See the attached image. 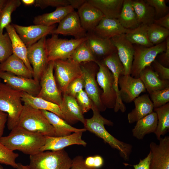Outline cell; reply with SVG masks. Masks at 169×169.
I'll list each match as a JSON object with an SVG mask.
<instances>
[{
	"instance_id": "cell-1",
	"label": "cell",
	"mask_w": 169,
	"mask_h": 169,
	"mask_svg": "<svg viewBox=\"0 0 169 169\" xmlns=\"http://www.w3.org/2000/svg\"><path fill=\"white\" fill-rule=\"evenodd\" d=\"M45 136L18 125L11 130L8 136L2 137L0 141L13 151L18 150L30 156L39 152L45 144Z\"/></svg>"
},
{
	"instance_id": "cell-2",
	"label": "cell",
	"mask_w": 169,
	"mask_h": 169,
	"mask_svg": "<svg viewBox=\"0 0 169 169\" xmlns=\"http://www.w3.org/2000/svg\"><path fill=\"white\" fill-rule=\"evenodd\" d=\"M91 109L93 115L90 118L85 119L83 124L84 128L102 139L112 148L118 150L120 156L124 160H129L132 151V146L119 140L110 134L105 125L113 126V122L103 117L94 104Z\"/></svg>"
},
{
	"instance_id": "cell-3",
	"label": "cell",
	"mask_w": 169,
	"mask_h": 169,
	"mask_svg": "<svg viewBox=\"0 0 169 169\" xmlns=\"http://www.w3.org/2000/svg\"><path fill=\"white\" fill-rule=\"evenodd\" d=\"M22 92L0 82V110L8 115L7 125L9 130L18 125L24 105L21 99Z\"/></svg>"
},
{
	"instance_id": "cell-4",
	"label": "cell",
	"mask_w": 169,
	"mask_h": 169,
	"mask_svg": "<svg viewBox=\"0 0 169 169\" xmlns=\"http://www.w3.org/2000/svg\"><path fill=\"white\" fill-rule=\"evenodd\" d=\"M32 169H70L72 159L64 149L39 152L29 156Z\"/></svg>"
},
{
	"instance_id": "cell-5",
	"label": "cell",
	"mask_w": 169,
	"mask_h": 169,
	"mask_svg": "<svg viewBox=\"0 0 169 169\" xmlns=\"http://www.w3.org/2000/svg\"><path fill=\"white\" fill-rule=\"evenodd\" d=\"M18 125L30 131L55 137L53 126L41 110L27 105L24 104Z\"/></svg>"
},
{
	"instance_id": "cell-6",
	"label": "cell",
	"mask_w": 169,
	"mask_h": 169,
	"mask_svg": "<svg viewBox=\"0 0 169 169\" xmlns=\"http://www.w3.org/2000/svg\"><path fill=\"white\" fill-rule=\"evenodd\" d=\"M86 39V37L80 39H62L59 38L58 35L52 34L45 41L49 61L69 59L76 48Z\"/></svg>"
},
{
	"instance_id": "cell-7",
	"label": "cell",
	"mask_w": 169,
	"mask_h": 169,
	"mask_svg": "<svg viewBox=\"0 0 169 169\" xmlns=\"http://www.w3.org/2000/svg\"><path fill=\"white\" fill-rule=\"evenodd\" d=\"M134 47V53L130 75L133 77L138 78L141 71L146 67L151 66L158 55L165 50L166 42L165 40L151 47L136 45Z\"/></svg>"
},
{
	"instance_id": "cell-8",
	"label": "cell",
	"mask_w": 169,
	"mask_h": 169,
	"mask_svg": "<svg viewBox=\"0 0 169 169\" xmlns=\"http://www.w3.org/2000/svg\"><path fill=\"white\" fill-rule=\"evenodd\" d=\"M54 76L59 90L64 93L69 84L74 79L82 77L79 64L70 59L54 61Z\"/></svg>"
},
{
	"instance_id": "cell-9",
	"label": "cell",
	"mask_w": 169,
	"mask_h": 169,
	"mask_svg": "<svg viewBox=\"0 0 169 169\" xmlns=\"http://www.w3.org/2000/svg\"><path fill=\"white\" fill-rule=\"evenodd\" d=\"M84 81L85 91L90 98L99 110L103 111L106 108L102 104L101 99V94L95 79L97 64L95 62L82 63L79 64Z\"/></svg>"
},
{
	"instance_id": "cell-10",
	"label": "cell",
	"mask_w": 169,
	"mask_h": 169,
	"mask_svg": "<svg viewBox=\"0 0 169 169\" xmlns=\"http://www.w3.org/2000/svg\"><path fill=\"white\" fill-rule=\"evenodd\" d=\"M95 63L99 67L96 73V80L103 90L100 95L101 102L106 108H114L117 96L114 89L112 74L101 61H96Z\"/></svg>"
},
{
	"instance_id": "cell-11",
	"label": "cell",
	"mask_w": 169,
	"mask_h": 169,
	"mask_svg": "<svg viewBox=\"0 0 169 169\" xmlns=\"http://www.w3.org/2000/svg\"><path fill=\"white\" fill-rule=\"evenodd\" d=\"M54 68V61H49L40 79V89L37 96L59 105L62 95L55 78Z\"/></svg>"
},
{
	"instance_id": "cell-12",
	"label": "cell",
	"mask_w": 169,
	"mask_h": 169,
	"mask_svg": "<svg viewBox=\"0 0 169 169\" xmlns=\"http://www.w3.org/2000/svg\"><path fill=\"white\" fill-rule=\"evenodd\" d=\"M46 36L27 47V56L33 69V77L40 81L49 63L45 45Z\"/></svg>"
},
{
	"instance_id": "cell-13",
	"label": "cell",
	"mask_w": 169,
	"mask_h": 169,
	"mask_svg": "<svg viewBox=\"0 0 169 169\" xmlns=\"http://www.w3.org/2000/svg\"><path fill=\"white\" fill-rule=\"evenodd\" d=\"M0 79H3L5 84L12 88L33 96H37L40 90L39 82L33 79L0 71Z\"/></svg>"
},
{
	"instance_id": "cell-14",
	"label": "cell",
	"mask_w": 169,
	"mask_h": 169,
	"mask_svg": "<svg viewBox=\"0 0 169 169\" xmlns=\"http://www.w3.org/2000/svg\"><path fill=\"white\" fill-rule=\"evenodd\" d=\"M118 84L120 88V98L123 103H131L141 93L146 91L140 79L133 77L130 74L120 76Z\"/></svg>"
},
{
	"instance_id": "cell-15",
	"label": "cell",
	"mask_w": 169,
	"mask_h": 169,
	"mask_svg": "<svg viewBox=\"0 0 169 169\" xmlns=\"http://www.w3.org/2000/svg\"><path fill=\"white\" fill-rule=\"evenodd\" d=\"M15 31L27 47L34 44L43 37L51 34L55 24L47 26L34 25L27 26L13 24Z\"/></svg>"
},
{
	"instance_id": "cell-16",
	"label": "cell",
	"mask_w": 169,
	"mask_h": 169,
	"mask_svg": "<svg viewBox=\"0 0 169 169\" xmlns=\"http://www.w3.org/2000/svg\"><path fill=\"white\" fill-rule=\"evenodd\" d=\"M101 61L110 70L112 74L114 79V87L117 96L116 101L114 110L115 112L120 110L124 112L126 110L124 103L120 99L118 81L120 76L125 74L124 69L120 60L117 51L104 58Z\"/></svg>"
},
{
	"instance_id": "cell-17",
	"label": "cell",
	"mask_w": 169,
	"mask_h": 169,
	"mask_svg": "<svg viewBox=\"0 0 169 169\" xmlns=\"http://www.w3.org/2000/svg\"><path fill=\"white\" fill-rule=\"evenodd\" d=\"M159 144L152 142L150 144L151 158L150 169H169V137L161 138Z\"/></svg>"
},
{
	"instance_id": "cell-18",
	"label": "cell",
	"mask_w": 169,
	"mask_h": 169,
	"mask_svg": "<svg viewBox=\"0 0 169 169\" xmlns=\"http://www.w3.org/2000/svg\"><path fill=\"white\" fill-rule=\"evenodd\" d=\"M86 32L82 27L77 12L74 10L67 15L51 34L71 35L75 39L86 37Z\"/></svg>"
},
{
	"instance_id": "cell-19",
	"label": "cell",
	"mask_w": 169,
	"mask_h": 169,
	"mask_svg": "<svg viewBox=\"0 0 169 169\" xmlns=\"http://www.w3.org/2000/svg\"><path fill=\"white\" fill-rule=\"evenodd\" d=\"M110 39L123 66L124 75H130L134 53V46L127 39L125 34L115 36Z\"/></svg>"
},
{
	"instance_id": "cell-20",
	"label": "cell",
	"mask_w": 169,
	"mask_h": 169,
	"mask_svg": "<svg viewBox=\"0 0 169 169\" xmlns=\"http://www.w3.org/2000/svg\"><path fill=\"white\" fill-rule=\"evenodd\" d=\"M82 132H75L60 137L45 136V142L39 152L47 151H57L69 146L77 145L85 146L87 143L82 138Z\"/></svg>"
},
{
	"instance_id": "cell-21",
	"label": "cell",
	"mask_w": 169,
	"mask_h": 169,
	"mask_svg": "<svg viewBox=\"0 0 169 169\" xmlns=\"http://www.w3.org/2000/svg\"><path fill=\"white\" fill-rule=\"evenodd\" d=\"M86 40L97 61H101L110 54L117 51L110 39L102 38L92 32H87Z\"/></svg>"
},
{
	"instance_id": "cell-22",
	"label": "cell",
	"mask_w": 169,
	"mask_h": 169,
	"mask_svg": "<svg viewBox=\"0 0 169 169\" xmlns=\"http://www.w3.org/2000/svg\"><path fill=\"white\" fill-rule=\"evenodd\" d=\"M83 28L87 32H92L104 17L97 8L89 3L87 0L77 12Z\"/></svg>"
},
{
	"instance_id": "cell-23",
	"label": "cell",
	"mask_w": 169,
	"mask_h": 169,
	"mask_svg": "<svg viewBox=\"0 0 169 169\" xmlns=\"http://www.w3.org/2000/svg\"><path fill=\"white\" fill-rule=\"evenodd\" d=\"M63 119L69 124H74L80 121L84 123L85 119L75 98L65 93L59 105Z\"/></svg>"
},
{
	"instance_id": "cell-24",
	"label": "cell",
	"mask_w": 169,
	"mask_h": 169,
	"mask_svg": "<svg viewBox=\"0 0 169 169\" xmlns=\"http://www.w3.org/2000/svg\"><path fill=\"white\" fill-rule=\"evenodd\" d=\"M128 30L122 26L117 19L104 17L92 32L99 37L111 39L115 36L125 34Z\"/></svg>"
},
{
	"instance_id": "cell-25",
	"label": "cell",
	"mask_w": 169,
	"mask_h": 169,
	"mask_svg": "<svg viewBox=\"0 0 169 169\" xmlns=\"http://www.w3.org/2000/svg\"><path fill=\"white\" fill-rule=\"evenodd\" d=\"M134 102L135 108L128 114L129 123L136 122L153 111L154 107L149 94H144L136 98Z\"/></svg>"
},
{
	"instance_id": "cell-26",
	"label": "cell",
	"mask_w": 169,
	"mask_h": 169,
	"mask_svg": "<svg viewBox=\"0 0 169 169\" xmlns=\"http://www.w3.org/2000/svg\"><path fill=\"white\" fill-rule=\"evenodd\" d=\"M43 114L53 126L55 137H60L70 135L72 133L84 132V128L78 129L71 126L65 120L56 114L44 110H40Z\"/></svg>"
},
{
	"instance_id": "cell-27",
	"label": "cell",
	"mask_w": 169,
	"mask_h": 169,
	"mask_svg": "<svg viewBox=\"0 0 169 169\" xmlns=\"http://www.w3.org/2000/svg\"><path fill=\"white\" fill-rule=\"evenodd\" d=\"M139 78L148 93L154 90H163L169 86V80L161 79L151 66L146 67L143 69Z\"/></svg>"
},
{
	"instance_id": "cell-28",
	"label": "cell",
	"mask_w": 169,
	"mask_h": 169,
	"mask_svg": "<svg viewBox=\"0 0 169 169\" xmlns=\"http://www.w3.org/2000/svg\"><path fill=\"white\" fill-rule=\"evenodd\" d=\"M11 42L13 54L22 60L33 73V69L27 56V47L16 32L12 24L5 28Z\"/></svg>"
},
{
	"instance_id": "cell-29",
	"label": "cell",
	"mask_w": 169,
	"mask_h": 169,
	"mask_svg": "<svg viewBox=\"0 0 169 169\" xmlns=\"http://www.w3.org/2000/svg\"><path fill=\"white\" fill-rule=\"evenodd\" d=\"M157 125V115L153 111L136 122L132 130V135L137 139L142 140L146 134L155 133Z\"/></svg>"
},
{
	"instance_id": "cell-30",
	"label": "cell",
	"mask_w": 169,
	"mask_h": 169,
	"mask_svg": "<svg viewBox=\"0 0 169 169\" xmlns=\"http://www.w3.org/2000/svg\"><path fill=\"white\" fill-rule=\"evenodd\" d=\"M22 100L24 105L39 110H44L53 113L63 119L59 106L42 98L34 96L25 92H22Z\"/></svg>"
},
{
	"instance_id": "cell-31",
	"label": "cell",
	"mask_w": 169,
	"mask_h": 169,
	"mask_svg": "<svg viewBox=\"0 0 169 169\" xmlns=\"http://www.w3.org/2000/svg\"><path fill=\"white\" fill-rule=\"evenodd\" d=\"M124 0H88L87 2L98 9L104 17L118 19L121 12Z\"/></svg>"
},
{
	"instance_id": "cell-32",
	"label": "cell",
	"mask_w": 169,
	"mask_h": 169,
	"mask_svg": "<svg viewBox=\"0 0 169 169\" xmlns=\"http://www.w3.org/2000/svg\"><path fill=\"white\" fill-rule=\"evenodd\" d=\"M74 10L70 5L57 7L52 12L36 16L33 23L34 25L51 26L59 23L67 15Z\"/></svg>"
},
{
	"instance_id": "cell-33",
	"label": "cell",
	"mask_w": 169,
	"mask_h": 169,
	"mask_svg": "<svg viewBox=\"0 0 169 169\" xmlns=\"http://www.w3.org/2000/svg\"><path fill=\"white\" fill-rule=\"evenodd\" d=\"M0 71L8 72L15 75L32 79L33 73L21 59L13 54L0 64Z\"/></svg>"
},
{
	"instance_id": "cell-34",
	"label": "cell",
	"mask_w": 169,
	"mask_h": 169,
	"mask_svg": "<svg viewBox=\"0 0 169 169\" xmlns=\"http://www.w3.org/2000/svg\"><path fill=\"white\" fill-rule=\"evenodd\" d=\"M132 5L140 24L153 23L156 14L154 8L145 0H132Z\"/></svg>"
},
{
	"instance_id": "cell-35",
	"label": "cell",
	"mask_w": 169,
	"mask_h": 169,
	"mask_svg": "<svg viewBox=\"0 0 169 169\" xmlns=\"http://www.w3.org/2000/svg\"><path fill=\"white\" fill-rule=\"evenodd\" d=\"M132 1L124 0L122 7L117 19L122 26L127 29H134L140 25L132 6Z\"/></svg>"
},
{
	"instance_id": "cell-36",
	"label": "cell",
	"mask_w": 169,
	"mask_h": 169,
	"mask_svg": "<svg viewBox=\"0 0 169 169\" xmlns=\"http://www.w3.org/2000/svg\"><path fill=\"white\" fill-rule=\"evenodd\" d=\"M148 25L141 24L133 29H128L125 34L127 39L133 44L145 47L154 46L149 41L147 36Z\"/></svg>"
},
{
	"instance_id": "cell-37",
	"label": "cell",
	"mask_w": 169,
	"mask_h": 169,
	"mask_svg": "<svg viewBox=\"0 0 169 169\" xmlns=\"http://www.w3.org/2000/svg\"><path fill=\"white\" fill-rule=\"evenodd\" d=\"M153 111L156 113L157 118V128L154 134L159 140L169 130V103L154 108Z\"/></svg>"
},
{
	"instance_id": "cell-38",
	"label": "cell",
	"mask_w": 169,
	"mask_h": 169,
	"mask_svg": "<svg viewBox=\"0 0 169 169\" xmlns=\"http://www.w3.org/2000/svg\"><path fill=\"white\" fill-rule=\"evenodd\" d=\"M86 40L76 48L69 59L79 64L91 62H96L97 61Z\"/></svg>"
},
{
	"instance_id": "cell-39",
	"label": "cell",
	"mask_w": 169,
	"mask_h": 169,
	"mask_svg": "<svg viewBox=\"0 0 169 169\" xmlns=\"http://www.w3.org/2000/svg\"><path fill=\"white\" fill-rule=\"evenodd\" d=\"M21 4L19 0H8L0 12V34L3 33V29L10 24L11 15Z\"/></svg>"
},
{
	"instance_id": "cell-40",
	"label": "cell",
	"mask_w": 169,
	"mask_h": 169,
	"mask_svg": "<svg viewBox=\"0 0 169 169\" xmlns=\"http://www.w3.org/2000/svg\"><path fill=\"white\" fill-rule=\"evenodd\" d=\"M147 32L148 38L154 45L164 41L169 36V29L154 23L148 25Z\"/></svg>"
},
{
	"instance_id": "cell-41",
	"label": "cell",
	"mask_w": 169,
	"mask_h": 169,
	"mask_svg": "<svg viewBox=\"0 0 169 169\" xmlns=\"http://www.w3.org/2000/svg\"><path fill=\"white\" fill-rule=\"evenodd\" d=\"M154 108L163 106L169 102V86L165 89L149 93Z\"/></svg>"
},
{
	"instance_id": "cell-42",
	"label": "cell",
	"mask_w": 169,
	"mask_h": 169,
	"mask_svg": "<svg viewBox=\"0 0 169 169\" xmlns=\"http://www.w3.org/2000/svg\"><path fill=\"white\" fill-rule=\"evenodd\" d=\"M18 156V153L8 148L0 141V164L10 166L16 169L17 163L15 160Z\"/></svg>"
},
{
	"instance_id": "cell-43",
	"label": "cell",
	"mask_w": 169,
	"mask_h": 169,
	"mask_svg": "<svg viewBox=\"0 0 169 169\" xmlns=\"http://www.w3.org/2000/svg\"><path fill=\"white\" fill-rule=\"evenodd\" d=\"M13 54L11 42L8 33L0 34V63Z\"/></svg>"
},
{
	"instance_id": "cell-44",
	"label": "cell",
	"mask_w": 169,
	"mask_h": 169,
	"mask_svg": "<svg viewBox=\"0 0 169 169\" xmlns=\"http://www.w3.org/2000/svg\"><path fill=\"white\" fill-rule=\"evenodd\" d=\"M148 4L154 9L155 19L163 17L169 13V8L166 5L165 0H145Z\"/></svg>"
},
{
	"instance_id": "cell-45",
	"label": "cell",
	"mask_w": 169,
	"mask_h": 169,
	"mask_svg": "<svg viewBox=\"0 0 169 169\" xmlns=\"http://www.w3.org/2000/svg\"><path fill=\"white\" fill-rule=\"evenodd\" d=\"M75 98L83 114L91 109L93 103L84 90L79 92Z\"/></svg>"
},
{
	"instance_id": "cell-46",
	"label": "cell",
	"mask_w": 169,
	"mask_h": 169,
	"mask_svg": "<svg viewBox=\"0 0 169 169\" xmlns=\"http://www.w3.org/2000/svg\"><path fill=\"white\" fill-rule=\"evenodd\" d=\"M84 88V81L82 77L72 81L67 86L64 93L75 98L77 95ZM64 94V93H63Z\"/></svg>"
},
{
	"instance_id": "cell-47",
	"label": "cell",
	"mask_w": 169,
	"mask_h": 169,
	"mask_svg": "<svg viewBox=\"0 0 169 169\" xmlns=\"http://www.w3.org/2000/svg\"><path fill=\"white\" fill-rule=\"evenodd\" d=\"M44 9L49 7L56 8L69 5L68 0H35L34 5Z\"/></svg>"
},
{
	"instance_id": "cell-48",
	"label": "cell",
	"mask_w": 169,
	"mask_h": 169,
	"mask_svg": "<svg viewBox=\"0 0 169 169\" xmlns=\"http://www.w3.org/2000/svg\"><path fill=\"white\" fill-rule=\"evenodd\" d=\"M153 69L158 75L159 78L163 80H169V68L165 67L155 59L151 64Z\"/></svg>"
},
{
	"instance_id": "cell-49",
	"label": "cell",
	"mask_w": 169,
	"mask_h": 169,
	"mask_svg": "<svg viewBox=\"0 0 169 169\" xmlns=\"http://www.w3.org/2000/svg\"><path fill=\"white\" fill-rule=\"evenodd\" d=\"M84 161L87 166L98 169L102 167L104 163L103 157L99 155L88 156Z\"/></svg>"
},
{
	"instance_id": "cell-50",
	"label": "cell",
	"mask_w": 169,
	"mask_h": 169,
	"mask_svg": "<svg viewBox=\"0 0 169 169\" xmlns=\"http://www.w3.org/2000/svg\"><path fill=\"white\" fill-rule=\"evenodd\" d=\"M166 49L165 50L160 54L158 62L164 66L169 67V37L166 39Z\"/></svg>"
},
{
	"instance_id": "cell-51",
	"label": "cell",
	"mask_w": 169,
	"mask_h": 169,
	"mask_svg": "<svg viewBox=\"0 0 169 169\" xmlns=\"http://www.w3.org/2000/svg\"><path fill=\"white\" fill-rule=\"evenodd\" d=\"M84 159L81 156H78L72 159L70 169H98L89 167L84 163Z\"/></svg>"
},
{
	"instance_id": "cell-52",
	"label": "cell",
	"mask_w": 169,
	"mask_h": 169,
	"mask_svg": "<svg viewBox=\"0 0 169 169\" xmlns=\"http://www.w3.org/2000/svg\"><path fill=\"white\" fill-rule=\"evenodd\" d=\"M151 158V153L150 151L147 156L143 159H140L139 163L136 165H130L134 169H150V161Z\"/></svg>"
},
{
	"instance_id": "cell-53",
	"label": "cell",
	"mask_w": 169,
	"mask_h": 169,
	"mask_svg": "<svg viewBox=\"0 0 169 169\" xmlns=\"http://www.w3.org/2000/svg\"><path fill=\"white\" fill-rule=\"evenodd\" d=\"M153 23L169 29V13L163 17L155 19Z\"/></svg>"
},
{
	"instance_id": "cell-54",
	"label": "cell",
	"mask_w": 169,
	"mask_h": 169,
	"mask_svg": "<svg viewBox=\"0 0 169 169\" xmlns=\"http://www.w3.org/2000/svg\"><path fill=\"white\" fill-rule=\"evenodd\" d=\"M8 116L7 113L0 110V138L3 136Z\"/></svg>"
},
{
	"instance_id": "cell-55",
	"label": "cell",
	"mask_w": 169,
	"mask_h": 169,
	"mask_svg": "<svg viewBox=\"0 0 169 169\" xmlns=\"http://www.w3.org/2000/svg\"><path fill=\"white\" fill-rule=\"evenodd\" d=\"M69 5L74 9H78L84 3L86 2L85 0H68Z\"/></svg>"
},
{
	"instance_id": "cell-56",
	"label": "cell",
	"mask_w": 169,
	"mask_h": 169,
	"mask_svg": "<svg viewBox=\"0 0 169 169\" xmlns=\"http://www.w3.org/2000/svg\"><path fill=\"white\" fill-rule=\"evenodd\" d=\"M35 0H22L21 2L26 6L34 5Z\"/></svg>"
},
{
	"instance_id": "cell-57",
	"label": "cell",
	"mask_w": 169,
	"mask_h": 169,
	"mask_svg": "<svg viewBox=\"0 0 169 169\" xmlns=\"http://www.w3.org/2000/svg\"><path fill=\"white\" fill-rule=\"evenodd\" d=\"M17 169H32L29 165H24L22 163H17Z\"/></svg>"
},
{
	"instance_id": "cell-58",
	"label": "cell",
	"mask_w": 169,
	"mask_h": 169,
	"mask_svg": "<svg viewBox=\"0 0 169 169\" xmlns=\"http://www.w3.org/2000/svg\"><path fill=\"white\" fill-rule=\"evenodd\" d=\"M7 0H0V12L6 4Z\"/></svg>"
},
{
	"instance_id": "cell-59",
	"label": "cell",
	"mask_w": 169,
	"mask_h": 169,
	"mask_svg": "<svg viewBox=\"0 0 169 169\" xmlns=\"http://www.w3.org/2000/svg\"><path fill=\"white\" fill-rule=\"evenodd\" d=\"M0 169H6L3 168V167L2 166L0 165Z\"/></svg>"
},
{
	"instance_id": "cell-60",
	"label": "cell",
	"mask_w": 169,
	"mask_h": 169,
	"mask_svg": "<svg viewBox=\"0 0 169 169\" xmlns=\"http://www.w3.org/2000/svg\"><path fill=\"white\" fill-rule=\"evenodd\" d=\"M1 82V79H0V82Z\"/></svg>"
}]
</instances>
